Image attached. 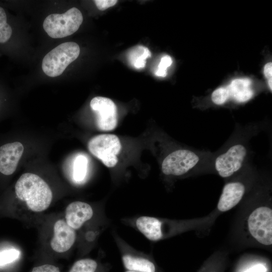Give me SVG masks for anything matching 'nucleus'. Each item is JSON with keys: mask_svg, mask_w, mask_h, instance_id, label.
<instances>
[{"mask_svg": "<svg viewBox=\"0 0 272 272\" xmlns=\"http://www.w3.org/2000/svg\"><path fill=\"white\" fill-rule=\"evenodd\" d=\"M266 268L262 264H256L244 272H266Z\"/></svg>", "mask_w": 272, "mask_h": 272, "instance_id": "obj_25", "label": "nucleus"}, {"mask_svg": "<svg viewBox=\"0 0 272 272\" xmlns=\"http://www.w3.org/2000/svg\"><path fill=\"white\" fill-rule=\"evenodd\" d=\"M88 148L90 153L107 167H114L118 162L117 155L121 145L117 136L112 134H102L90 140Z\"/></svg>", "mask_w": 272, "mask_h": 272, "instance_id": "obj_4", "label": "nucleus"}, {"mask_svg": "<svg viewBox=\"0 0 272 272\" xmlns=\"http://www.w3.org/2000/svg\"><path fill=\"white\" fill-rule=\"evenodd\" d=\"M124 267L127 270L139 272H156V266L149 259L125 254L122 257Z\"/></svg>", "mask_w": 272, "mask_h": 272, "instance_id": "obj_15", "label": "nucleus"}, {"mask_svg": "<svg viewBox=\"0 0 272 272\" xmlns=\"http://www.w3.org/2000/svg\"><path fill=\"white\" fill-rule=\"evenodd\" d=\"M23 151V146L19 142L6 143L0 146V173L5 176L13 174Z\"/></svg>", "mask_w": 272, "mask_h": 272, "instance_id": "obj_9", "label": "nucleus"}, {"mask_svg": "<svg viewBox=\"0 0 272 272\" xmlns=\"http://www.w3.org/2000/svg\"><path fill=\"white\" fill-rule=\"evenodd\" d=\"M151 56V52L147 47L137 46L129 52L128 59L131 65L137 69H141L145 66L146 59Z\"/></svg>", "mask_w": 272, "mask_h": 272, "instance_id": "obj_17", "label": "nucleus"}, {"mask_svg": "<svg viewBox=\"0 0 272 272\" xmlns=\"http://www.w3.org/2000/svg\"><path fill=\"white\" fill-rule=\"evenodd\" d=\"M12 34V28L7 22L6 12L4 9L0 7V43L8 41Z\"/></svg>", "mask_w": 272, "mask_h": 272, "instance_id": "obj_19", "label": "nucleus"}, {"mask_svg": "<svg viewBox=\"0 0 272 272\" xmlns=\"http://www.w3.org/2000/svg\"><path fill=\"white\" fill-rule=\"evenodd\" d=\"M199 161L194 152L185 149L175 151L163 161L162 171L165 175L179 176L194 167Z\"/></svg>", "mask_w": 272, "mask_h": 272, "instance_id": "obj_6", "label": "nucleus"}, {"mask_svg": "<svg viewBox=\"0 0 272 272\" xmlns=\"http://www.w3.org/2000/svg\"><path fill=\"white\" fill-rule=\"evenodd\" d=\"M30 272H61L59 268L51 264H43L33 267Z\"/></svg>", "mask_w": 272, "mask_h": 272, "instance_id": "obj_23", "label": "nucleus"}, {"mask_svg": "<svg viewBox=\"0 0 272 272\" xmlns=\"http://www.w3.org/2000/svg\"><path fill=\"white\" fill-rule=\"evenodd\" d=\"M245 192V186L241 182H230L223 189L218 203V209L221 212L227 211L239 203Z\"/></svg>", "mask_w": 272, "mask_h": 272, "instance_id": "obj_12", "label": "nucleus"}, {"mask_svg": "<svg viewBox=\"0 0 272 272\" xmlns=\"http://www.w3.org/2000/svg\"><path fill=\"white\" fill-rule=\"evenodd\" d=\"M93 215L91 206L85 202L76 201L70 203L65 211V221L72 228L78 230Z\"/></svg>", "mask_w": 272, "mask_h": 272, "instance_id": "obj_11", "label": "nucleus"}, {"mask_svg": "<svg viewBox=\"0 0 272 272\" xmlns=\"http://www.w3.org/2000/svg\"><path fill=\"white\" fill-rule=\"evenodd\" d=\"M53 231V236L50 241L52 249L57 253L68 251L75 242V230L67 224L65 220L59 219L54 223Z\"/></svg>", "mask_w": 272, "mask_h": 272, "instance_id": "obj_10", "label": "nucleus"}, {"mask_svg": "<svg viewBox=\"0 0 272 272\" xmlns=\"http://www.w3.org/2000/svg\"><path fill=\"white\" fill-rule=\"evenodd\" d=\"M135 224L139 230L151 241H157L162 237V222L157 218L142 216L137 219Z\"/></svg>", "mask_w": 272, "mask_h": 272, "instance_id": "obj_14", "label": "nucleus"}, {"mask_svg": "<svg viewBox=\"0 0 272 272\" xmlns=\"http://www.w3.org/2000/svg\"><path fill=\"white\" fill-rule=\"evenodd\" d=\"M245 147L241 144L231 147L215 161V168L222 177H228L239 170L246 155Z\"/></svg>", "mask_w": 272, "mask_h": 272, "instance_id": "obj_8", "label": "nucleus"}, {"mask_svg": "<svg viewBox=\"0 0 272 272\" xmlns=\"http://www.w3.org/2000/svg\"><path fill=\"white\" fill-rule=\"evenodd\" d=\"M125 272H139V271H131V270H126Z\"/></svg>", "mask_w": 272, "mask_h": 272, "instance_id": "obj_28", "label": "nucleus"}, {"mask_svg": "<svg viewBox=\"0 0 272 272\" xmlns=\"http://www.w3.org/2000/svg\"><path fill=\"white\" fill-rule=\"evenodd\" d=\"M72 169V177L76 183H81L87 176L88 161L87 157L78 154L74 158Z\"/></svg>", "mask_w": 272, "mask_h": 272, "instance_id": "obj_16", "label": "nucleus"}, {"mask_svg": "<svg viewBox=\"0 0 272 272\" xmlns=\"http://www.w3.org/2000/svg\"><path fill=\"white\" fill-rule=\"evenodd\" d=\"M80 53V46L76 42L61 43L45 55L42 62V71L50 77L60 76L78 57Z\"/></svg>", "mask_w": 272, "mask_h": 272, "instance_id": "obj_2", "label": "nucleus"}, {"mask_svg": "<svg viewBox=\"0 0 272 272\" xmlns=\"http://www.w3.org/2000/svg\"><path fill=\"white\" fill-rule=\"evenodd\" d=\"M264 74L265 77L269 79L271 78L272 77V63L268 62L266 64L264 67L263 70Z\"/></svg>", "mask_w": 272, "mask_h": 272, "instance_id": "obj_26", "label": "nucleus"}, {"mask_svg": "<svg viewBox=\"0 0 272 272\" xmlns=\"http://www.w3.org/2000/svg\"><path fill=\"white\" fill-rule=\"evenodd\" d=\"M90 107L96 115V125L103 131L114 129L117 124V107L114 102L106 97L97 96L90 102Z\"/></svg>", "mask_w": 272, "mask_h": 272, "instance_id": "obj_7", "label": "nucleus"}, {"mask_svg": "<svg viewBox=\"0 0 272 272\" xmlns=\"http://www.w3.org/2000/svg\"><path fill=\"white\" fill-rule=\"evenodd\" d=\"M83 21L81 11L73 7L63 14H52L44 20L43 27L53 38H61L75 33Z\"/></svg>", "mask_w": 272, "mask_h": 272, "instance_id": "obj_3", "label": "nucleus"}, {"mask_svg": "<svg viewBox=\"0 0 272 272\" xmlns=\"http://www.w3.org/2000/svg\"><path fill=\"white\" fill-rule=\"evenodd\" d=\"M20 252L16 249H9L0 252V266H4L16 260Z\"/></svg>", "mask_w": 272, "mask_h": 272, "instance_id": "obj_20", "label": "nucleus"}, {"mask_svg": "<svg viewBox=\"0 0 272 272\" xmlns=\"http://www.w3.org/2000/svg\"><path fill=\"white\" fill-rule=\"evenodd\" d=\"M249 231L259 243L265 245L272 244V210L266 207L255 209L248 219Z\"/></svg>", "mask_w": 272, "mask_h": 272, "instance_id": "obj_5", "label": "nucleus"}, {"mask_svg": "<svg viewBox=\"0 0 272 272\" xmlns=\"http://www.w3.org/2000/svg\"><path fill=\"white\" fill-rule=\"evenodd\" d=\"M251 84V80L247 78L236 79L232 80L226 87L230 98L239 103L248 101L253 95Z\"/></svg>", "mask_w": 272, "mask_h": 272, "instance_id": "obj_13", "label": "nucleus"}, {"mask_svg": "<svg viewBox=\"0 0 272 272\" xmlns=\"http://www.w3.org/2000/svg\"><path fill=\"white\" fill-rule=\"evenodd\" d=\"M212 101L217 105H222L230 99L226 87H221L215 90L212 94Z\"/></svg>", "mask_w": 272, "mask_h": 272, "instance_id": "obj_21", "label": "nucleus"}, {"mask_svg": "<svg viewBox=\"0 0 272 272\" xmlns=\"http://www.w3.org/2000/svg\"><path fill=\"white\" fill-rule=\"evenodd\" d=\"M172 63V60L169 55H166L163 56L158 65L156 75L165 77L167 75V69L171 65Z\"/></svg>", "mask_w": 272, "mask_h": 272, "instance_id": "obj_22", "label": "nucleus"}, {"mask_svg": "<svg viewBox=\"0 0 272 272\" xmlns=\"http://www.w3.org/2000/svg\"><path fill=\"white\" fill-rule=\"evenodd\" d=\"M97 8L101 11H104L116 5L117 0H95L94 1Z\"/></svg>", "mask_w": 272, "mask_h": 272, "instance_id": "obj_24", "label": "nucleus"}, {"mask_svg": "<svg viewBox=\"0 0 272 272\" xmlns=\"http://www.w3.org/2000/svg\"><path fill=\"white\" fill-rule=\"evenodd\" d=\"M69 272H105L104 267L96 260L83 258L76 261Z\"/></svg>", "mask_w": 272, "mask_h": 272, "instance_id": "obj_18", "label": "nucleus"}, {"mask_svg": "<svg viewBox=\"0 0 272 272\" xmlns=\"http://www.w3.org/2000/svg\"><path fill=\"white\" fill-rule=\"evenodd\" d=\"M17 197L25 202L28 209L34 212H43L49 207L52 192L48 184L38 175L23 174L15 186Z\"/></svg>", "mask_w": 272, "mask_h": 272, "instance_id": "obj_1", "label": "nucleus"}, {"mask_svg": "<svg viewBox=\"0 0 272 272\" xmlns=\"http://www.w3.org/2000/svg\"><path fill=\"white\" fill-rule=\"evenodd\" d=\"M271 78L268 79V86H269V88H270V90L271 91L272 90V85H271Z\"/></svg>", "mask_w": 272, "mask_h": 272, "instance_id": "obj_27", "label": "nucleus"}]
</instances>
